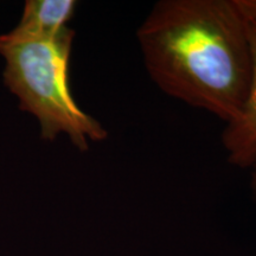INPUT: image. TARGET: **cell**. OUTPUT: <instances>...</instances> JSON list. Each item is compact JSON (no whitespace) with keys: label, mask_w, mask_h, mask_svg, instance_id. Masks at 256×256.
<instances>
[{"label":"cell","mask_w":256,"mask_h":256,"mask_svg":"<svg viewBox=\"0 0 256 256\" xmlns=\"http://www.w3.org/2000/svg\"><path fill=\"white\" fill-rule=\"evenodd\" d=\"M75 31L66 26L52 37L14 32L0 36L4 83L19 98V108L36 116L40 138L55 140L66 134L80 151L104 142L108 132L76 104L69 86V64Z\"/></svg>","instance_id":"cell-2"},{"label":"cell","mask_w":256,"mask_h":256,"mask_svg":"<svg viewBox=\"0 0 256 256\" xmlns=\"http://www.w3.org/2000/svg\"><path fill=\"white\" fill-rule=\"evenodd\" d=\"M236 2L246 17L256 19V0H236Z\"/></svg>","instance_id":"cell-5"},{"label":"cell","mask_w":256,"mask_h":256,"mask_svg":"<svg viewBox=\"0 0 256 256\" xmlns=\"http://www.w3.org/2000/svg\"><path fill=\"white\" fill-rule=\"evenodd\" d=\"M250 188L254 194L256 196V162L252 166V180H250Z\"/></svg>","instance_id":"cell-6"},{"label":"cell","mask_w":256,"mask_h":256,"mask_svg":"<svg viewBox=\"0 0 256 256\" xmlns=\"http://www.w3.org/2000/svg\"><path fill=\"white\" fill-rule=\"evenodd\" d=\"M247 30L252 52V80L241 114L226 124L222 144L230 164L247 168L256 162V19L248 18Z\"/></svg>","instance_id":"cell-3"},{"label":"cell","mask_w":256,"mask_h":256,"mask_svg":"<svg viewBox=\"0 0 256 256\" xmlns=\"http://www.w3.org/2000/svg\"><path fill=\"white\" fill-rule=\"evenodd\" d=\"M74 0H28L22 19L12 32L34 37H52L66 28L75 14Z\"/></svg>","instance_id":"cell-4"},{"label":"cell","mask_w":256,"mask_h":256,"mask_svg":"<svg viewBox=\"0 0 256 256\" xmlns=\"http://www.w3.org/2000/svg\"><path fill=\"white\" fill-rule=\"evenodd\" d=\"M248 18L236 0H160L136 30L145 68L171 98L226 124L252 80Z\"/></svg>","instance_id":"cell-1"}]
</instances>
